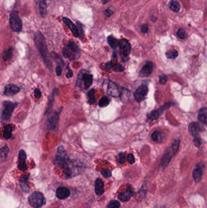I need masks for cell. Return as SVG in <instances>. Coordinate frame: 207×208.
Listing matches in <instances>:
<instances>
[{"mask_svg":"<svg viewBox=\"0 0 207 208\" xmlns=\"http://www.w3.org/2000/svg\"><path fill=\"white\" fill-rule=\"evenodd\" d=\"M177 36L180 39H185L188 37V34L183 29L181 28L177 31Z\"/></svg>","mask_w":207,"mask_h":208,"instance_id":"35","label":"cell"},{"mask_svg":"<svg viewBox=\"0 0 207 208\" xmlns=\"http://www.w3.org/2000/svg\"><path fill=\"white\" fill-rule=\"evenodd\" d=\"M61 108H60L59 110H58L57 112H55L51 117H50V118L48 120V124H47V128L50 130H53L56 128L57 125L59 122V118H60V115L61 111Z\"/></svg>","mask_w":207,"mask_h":208,"instance_id":"7","label":"cell"},{"mask_svg":"<svg viewBox=\"0 0 207 208\" xmlns=\"http://www.w3.org/2000/svg\"><path fill=\"white\" fill-rule=\"evenodd\" d=\"M149 31V27H148V24H143L141 26V31L143 34H147L148 32Z\"/></svg>","mask_w":207,"mask_h":208,"instance_id":"45","label":"cell"},{"mask_svg":"<svg viewBox=\"0 0 207 208\" xmlns=\"http://www.w3.org/2000/svg\"><path fill=\"white\" fill-rule=\"evenodd\" d=\"M95 92V89H92L88 93V96L89 98L88 102L90 104H93V103H94L95 102V97H94Z\"/></svg>","mask_w":207,"mask_h":208,"instance_id":"34","label":"cell"},{"mask_svg":"<svg viewBox=\"0 0 207 208\" xmlns=\"http://www.w3.org/2000/svg\"><path fill=\"white\" fill-rule=\"evenodd\" d=\"M152 140L156 142H160L161 141V135L160 132H158V131H154V133L152 135Z\"/></svg>","mask_w":207,"mask_h":208,"instance_id":"38","label":"cell"},{"mask_svg":"<svg viewBox=\"0 0 207 208\" xmlns=\"http://www.w3.org/2000/svg\"><path fill=\"white\" fill-rule=\"evenodd\" d=\"M146 192H147V185L145 183H143V184L142 185V188H140V189L139 190V191L138 192V194H137V198L138 199H142L145 197V195H146Z\"/></svg>","mask_w":207,"mask_h":208,"instance_id":"29","label":"cell"},{"mask_svg":"<svg viewBox=\"0 0 207 208\" xmlns=\"http://www.w3.org/2000/svg\"><path fill=\"white\" fill-rule=\"evenodd\" d=\"M107 93L113 97H119L120 96V90L115 83L110 81L109 82V84L108 85L107 89Z\"/></svg>","mask_w":207,"mask_h":208,"instance_id":"14","label":"cell"},{"mask_svg":"<svg viewBox=\"0 0 207 208\" xmlns=\"http://www.w3.org/2000/svg\"><path fill=\"white\" fill-rule=\"evenodd\" d=\"M70 191L65 187H60L57 191V197L61 200H64L70 195Z\"/></svg>","mask_w":207,"mask_h":208,"instance_id":"16","label":"cell"},{"mask_svg":"<svg viewBox=\"0 0 207 208\" xmlns=\"http://www.w3.org/2000/svg\"><path fill=\"white\" fill-rule=\"evenodd\" d=\"M203 175V170L201 168H196L192 172V177L196 183H198L201 181Z\"/></svg>","mask_w":207,"mask_h":208,"instance_id":"20","label":"cell"},{"mask_svg":"<svg viewBox=\"0 0 207 208\" xmlns=\"http://www.w3.org/2000/svg\"><path fill=\"white\" fill-rule=\"evenodd\" d=\"M165 55H166V57L169 59H175L178 56V52L174 50H172L168 51L165 53Z\"/></svg>","mask_w":207,"mask_h":208,"instance_id":"32","label":"cell"},{"mask_svg":"<svg viewBox=\"0 0 207 208\" xmlns=\"http://www.w3.org/2000/svg\"><path fill=\"white\" fill-rule=\"evenodd\" d=\"M123 51L124 56H128L131 51V45L126 39H122L119 41V45Z\"/></svg>","mask_w":207,"mask_h":208,"instance_id":"13","label":"cell"},{"mask_svg":"<svg viewBox=\"0 0 207 208\" xmlns=\"http://www.w3.org/2000/svg\"><path fill=\"white\" fill-rule=\"evenodd\" d=\"M179 141L177 140H174L172 144V150H173V151L174 154H176L177 151V150L179 149Z\"/></svg>","mask_w":207,"mask_h":208,"instance_id":"41","label":"cell"},{"mask_svg":"<svg viewBox=\"0 0 207 208\" xmlns=\"http://www.w3.org/2000/svg\"><path fill=\"white\" fill-rule=\"evenodd\" d=\"M148 93V88L147 85H142L138 88L134 93V98L135 100L140 102L145 99Z\"/></svg>","mask_w":207,"mask_h":208,"instance_id":"8","label":"cell"},{"mask_svg":"<svg viewBox=\"0 0 207 208\" xmlns=\"http://www.w3.org/2000/svg\"><path fill=\"white\" fill-rule=\"evenodd\" d=\"M26 157H27V156H26V151L23 149L20 150V151L19 152V155H18L19 160H24V161H26Z\"/></svg>","mask_w":207,"mask_h":208,"instance_id":"42","label":"cell"},{"mask_svg":"<svg viewBox=\"0 0 207 208\" xmlns=\"http://www.w3.org/2000/svg\"><path fill=\"white\" fill-rule=\"evenodd\" d=\"M18 169L22 171H26L27 170V165L24 160H19L18 164Z\"/></svg>","mask_w":207,"mask_h":208,"instance_id":"40","label":"cell"},{"mask_svg":"<svg viewBox=\"0 0 207 208\" xmlns=\"http://www.w3.org/2000/svg\"><path fill=\"white\" fill-rule=\"evenodd\" d=\"M9 152V147L7 146V145H4V147H3L1 149H0V158H1L2 159H5L7 158V156H8Z\"/></svg>","mask_w":207,"mask_h":208,"instance_id":"30","label":"cell"},{"mask_svg":"<svg viewBox=\"0 0 207 208\" xmlns=\"http://www.w3.org/2000/svg\"><path fill=\"white\" fill-rule=\"evenodd\" d=\"M9 24L11 29L15 32H20L22 31L23 23L17 10L12 11L9 17Z\"/></svg>","mask_w":207,"mask_h":208,"instance_id":"3","label":"cell"},{"mask_svg":"<svg viewBox=\"0 0 207 208\" xmlns=\"http://www.w3.org/2000/svg\"><path fill=\"white\" fill-rule=\"evenodd\" d=\"M12 127L10 125H8L4 127V131H3V137L4 139L8 140L12 136Z\"/></svg>","mask_w":207,"mask_h":208,"instance_id":"25","label":"cell"},{"mask_svg":"<svg viewBox=\"0 0 207 208\" xmlns=\"http://www.w3.org/2000/svg\"><path fill=\"white\" fill-rule=\"evenodd\" d=\"M151 22H156V21L157 20V17H156V16H154V15L151 16Z\"/></svg>","mask_w":207,"mask_h":208,"instance_id":"54","label":"cell"},{"mask_svg":"<svg viewBox=\"0 0 207 208\" xmlns=\"http://www.w3.org/2000/svg\"><path fill=\"white\" fill-rule=\"evenodd\" d=\"M69 161V159L65 149L63 146H59L57 149L56 155L54 158L53 163L56 165L63 168Z\"/></svg>","mask_w":207,"mask_h":208,"instance_id":"4","label":"cell"},{"mask_svg":"<svg viewBox=\"0 0 207 208\" xmlns=\"http://www.w3.org/2000/svg\"><path fill=\"white\" fill-rule=\"evenodd\" d=\"M51 57L53 59V60L56 61V63H57L59 65H65V63L63 62L62 59L59 56L58 54H57L56 52H51Z\"/></svg>","mask_w":207,"mask_h":208,"instance_id":"33","label":"cell"},{"mask_svg":"<svg viewBox=\"0 0 207 208\" xmlns=\"http://www.w3.org/2000/svg\"><path fill=\"white\" fill-rule=\"evenodd\" d=\"M104 13H105V15L106 17H111V15L113 14V10L111 9H110L109 8H108L106 10L104 11Z\"/></svg>","mask_w":207,"mask_h":208,"instance_id":"51","label":"cell"},{"mask_svg":"<svg viewBox=\"0 0 207 208\" xmlns=\"http://www.w3.org/2000/svg\"><path fill=\"white\" fill-rule=\"evenodd\" d=\"M12 52H13V48L12 47H10L9 48L8 50H6L3 54V59L4 61H8L9 60L12 55Z\"/></svg>","mask_w":207,"mask_h":208,"instance_id":"31","label":"cell"},{"mask_svg":"<svg viewBox=\"0 0 207 208\" xmlns=\"http://www.w3.org/2000/svg\"><path fill=\"white\" fill-rule=\"evenodd\" d=\"M199 120L201 121L203 124L206 125V119H207V109L204 107L201 109L198 116Z\"/></svg>","mask_w":207,"mask_h":208,"instance_id":"21","label":"cell"},{"mask_svg":"<svg viewBox=\"0 0 207 208\" xmlns=\"http://www.w3.org/2000/svg\"><path fill=\"white\" fill-rule=\"evenodd\" d=\"M95 192L97 195H101L105 192L104 183L100 178H97L95 181Z\"/></svg>","mask_w":207,"mask_h":208,"instance_id":"17","label":"cell"},{"mask_svg":"<svg viewBox=\"0 0 207 208\" xmlns=\"http://www.w3.org/2000/svg\"><path fill=\"white\" fill-rule=\"evenodd\" d=\"M167 80H168L167 76L165 75H162L159 77V81H160V84H166L167 82Z\"/></svg>","mask_w":207,"mask_h":208,"instance_id":"44","label":"cell"},{"mask_svg":"<svg viewBox=\"0 0 207 208\" xmlns=\"http://www.w3.org/2000/svg\"><path fill=\"white\" fill-rule=\"evenodd\" d=\"M20 91V88L13 84H8L4 88V94L7 96H14Z\"/></svg>","mask_w":207,"mask_h":208,"instance_id":"12","label":"cell"},{"mask_svg":"<svg viewBox=\"0 0 207 208\" xmlns=\"http://www.w3.org/2000/svg\"><path fill=\"white\" fill-rule=\"evenodd\" d=\"M162 112V110L161 108L157 110H154L153 112H151L148 114V119L149 120H155L157 119L158 117L160 116V112Z\"/></svg>","mask_w":207,"mask_h":208,"instance_id":"26","label":"cell"},{"mask_svg":"<svg viewBox=\"0 0 207 208\" xmlns=\"http://www.w3.org/2000/svg\"><path fill=\"white\" fill-rule=\"evenodd\" d=\"M56 91H57V89H53V93H52V94L50 96L49 100V103H48V106H47V110H46V113H45L46 114H47V113H49L50 112L52 106H53V101H54L55 96H56Z\"/></svg>","mask_w":207,"mask_h":208,"instance_id":"24","label":"cell"},{"mask_svg":"<svg viewBox=\"0 0 207 208\" xmlns=\"http://www.w3.org/2000/svg\"><path fill=\"white\" fill-rule=\"evenodd\" d=\"M101 2H102L103 4H105L108 3H109L110 1H111V0H101Z\"/></svg>","mask_w":207,"mask_h":208,"instance_id":"55","label":"cell"},{"mask_svg":"<svg viewBox=\"0 0 207 208\" xmlns=\"http://www.w3.org/2000/svg\"><path fill=\"white\" fill-rule=\"evenodd\" d=\"M67 73L66 74V77L67 78H71L73 75V72L68 66H67Z\"/></svg>","mask_w":207,"mask_h":208,"instance_id":"49","label":"cell"},{"mask_svg":"<svg viewBox=\"0 0 207 208\" xmlns=\"http://www.w3.org/2000/svg\"><path fill=\"white\" fill-rule=\"evenodd\" d=\"M108 43L113 49H115L119 45V41L113 36L108 37Z\"/></svg>","mask_w":207,"mask_h":208,"instance_id":"28","label":"cell"},{"mask_svg":"<svg viewBox=\"0 0 207 208\" xmlns=\"http://www.w3.org/2000/svg\"><path fill=\"white\" fill-rule=\"evenodd\" d=\"M194 144H195L196 146L197 147L201 146L202 143L201 138H200L198 135L194 136Z\"/></svg>","mask_w":207,"mask_h":208,"instance_id":"43","label":"cell"},{"mask_svg":"<svg viewBox=\"0 0 207 208\" xmlns=\"http://www.w3.org/2000/svg\"><path fill=\"white\" fill-rule=\"evenodd\" d=\"M101 173L105 178H109L112 177V172L109 169H102Z\"/></svg>","mask_w":207,"mask_h":208,"instance_id":"39","label":"cell"},{"mask_svg":"<svg viewBox=\"0 0 207 208\" xmlns=\"http://www.w3.org/2000/svg\"><path fill=\"white\" fill-rule=\"evenodd\" d=\"M62 73V68L61 66H57L56 68V74L57 75H61Z\"/></svg>","mask_w":207,"mask_h":208,"instance_id":"53","label":"cell"},{"mask_svg":"<svg viewBox=\"0 0 207 208\" xmlns=\"http://www.w3.org/2000/svg\"><path fill=\"white\" fill-rule=\"evenodd\" d=\"M113 66H114L113 62L112 61H109V62H108V63H106L105 64V68L106 69H111L113 68Z\"/></svg>","mask_w":207,"mask_h":208,"instance_id":"52","label":"cell"},{"mask_svg":"<svg viewBox=\"0 0 207 208\" xmlns=\"http://www.w3.org/2000/svg\"><path fill=\"white\" fill-rule=\"evenodd\" d=\"M125 161V155L123 153H120L119 154V162L120 164H123L124 162Z\"/></svg>","mask_w":207,"mask_h":208,"instance_id":"48","label":"cell"},{"mask_svg":"<svg viewBox=\"0 0 207 208\" xmlns=\"http://www.w3.org/2000/svg\"><path fill=\"white\" fill-rule=\"evenodd\" d=\"M134 194V190L132 186L128 185L127 189L125 192L119 193L118 198L123 202H126L131 198Z\"/></svg>","mask_w":207,"mask_h":208,"instance_id":"9","label":"cell"},{"mask_svg":"<svg viewBox=\"0 0 207 208\" xmlns=\"http://www.w3.org/2000/svg\"><path fill=\"white\" fill-rule=\"evenodd\" d=\"M124 70V68L121 65H118L114 68V71L116 72H122Z\"/></svg>","mask_w":207,"mask_h":208,"instance_id":"50","label":"cell"},{"mask_svg":"<svg viewBox=\"0 0 207 208\" xmlns=\"http://www.w3.org/2000/svg\"><path fill=\"white\" fill-rule=\"evenodd\" d=\"M34 41L35 45L39 51L41 56H42L44 62L49 68H52V64L49 59V54L47 51V47L45 38L43 35L40 31H37L35 34Z\"/></svg>","mask_w":207,"mask_h":208,"instance_id":"1","label":"cell"},{"mask_svg":"<svg viewBox=\"0 0 207 208\" xmlns=\"http://www.w3.org/2000/svg\"><path fill=\"white\" fill-rule=\"evenodd\" d=\"M169 7L170 9L176 13L179 12L181 9V5L179 2L176 1H172L170 2Z\"/></svg>","mask_w":207,"mask_h":208,"instance_id":"27","label":"cell"},{"mask_svg":"<svg viewBox=\"0 0 207 208\" xmlns=\"http://www.w3.org/2000/svg\"><path fill=\"white\" fill-rule=\"evenodd\" d=\"M83 81L84 82V86L85 89H88L91 87L93 81V75L92 74H85L82 77Z\"/></svg>","mask_w":207,"mask_h":208,"instance_id":"18","label":"cell"},{"mask_svg":"<svg viewBox=\"0 0 207 208\" xmlns=\"http://www.w3.org/2000/svg\"><path fill=\"white\" fill-rule=\"evenodd\" d=\"M17 106V103H13L10 101H5L3 102V110L1 115L2 121H7L9 120L14 110Z\"/></svg>","mask_w":207,"mask_h":208,"instance_id":"6","label":"cell"},{"mask_svg":"<svg viewBox=\"0 0 207 208\" xmlns=\"http://www.w3.org/2000/svg\"><path fill=\"white\" fill-rule=\"evenodd\" d=\"M120 203L117 200H111L107 208H120Z\"/></svg>","mask_w":207,"mask_h":208,"instance_id":"37","label":"cell"},{"mask_svg":"<svg viewBox=\"0 0 207 208\" xmlns=\"http://www.w3.org/2000/svg\"><path fill=\"white\" fill-rule=\"evenodd\" d=\"M29 175H24L22 177V179L20 180V186L22 189L25 192H29V187L27 184V180L28 179Z\"/></svg>","mask_w":207,"mask_h":208,"instance_id":"22","label":"cell"},{"mask_svg":"<svg viewBox=\"0 0 207 208\" xmlns=\"http://www.w3.org/2000/svg\"><path fill=\"white\" fill-rule=\"evenodd\" d=\"M34 96H35V98L37 99H40L41 96V93L40 91V90L37 88L35 89V90H34Z\"/></svg>","mask_w":207,"mask_h":208,"instance_id":"47","label":"cell"},{"mask_svg":"<svg viewBox=\"0 0 207 208\" xmlns=\"http://www.w3.org/2000/svg\"><path fill=\"white\" fill-rule=\"evenodd\" d=\"M64 57L70 60L77 59L80 56V50L78 45L74 41H70L63 50Z\"/></svg>","mask_w":207,"mask_h":208,"instance_id":"2","label":"cell"},{"mask_svg":"<svg viewBox=\"0 0 207 208\" xmlns=\"http://www.w3.org/2000/svg\"><path fill=\"white\" fill-rule=\"evenodd\" d=\"M171 158H172V155H171L170 152L169 151L165 152L161 161V164L162 165L163 168H165L168 165L169 163L171 161Z\"/></svg>","mask_w":207,"mask_h":208,"instance_id":"19","label":"cell"},{"mask_svg":"<svg viewBox=\"0 0 207 208\" xmlns=\"http://www.w3.org/2000/svg\"><path fill=\"white\" fill-rule=\"evenodd\" d=\"M189 132L192 136H196L197 135L198 132V128L197 125L195 122H191L190 124L188 127Z\"/></svg>","mask_w":207,"mask_h":208,"instance_id":"23","label":"cell"},{"mask_svg":"<svg viewBox=\"0 0 207 208\" xmlns=\"http://www.w3.org/2000/svg\"><path fill=\"white\" fill-rule=\"evenodd\" d=\"M153 70V64L152 62H147L143 66L140 71V75L142 77H147L149 75Z\"/></svg>","mask_w":207,"mask_h":208,"instance_id":"15","label":"cell"},{"mask_svg":"<svg viewBox=\"0 0 207 208\" xmlns=\"http://www.w3.org/2000/svg\"><path fill=\"white\" fill-rule=\"evenodd\" d=\"M62 20H63V23L69 27V29L71 30V32L72 33L74 37H80L78 29L69 18H68L67 17H63Z\"/></svg>","mask_w":207,"mask_h":208,"instance_id":"10","label":"cell"},{"mask_svg":"<svg viewBox=\"0 0 207 208\" xmlns=\"http://www.w3.org/2000/svg\"><path fill=\"white\" fill-rule=\"evenodd\" d=\"M52 0H40L38 9L41 15L43 17H46L47 13V8L50 5Z\"/></svg>","mask_w":207,"mask_h":208,"instance_id":"11","label":"cell"},{"mask_svg":"<svg viewBox=\"0 0 207 208\" xmlns=\"http://www.w3.org/2000/svg\"><path fill=\"white\" fill-rule=\"evenodd\" d=\"M109 103V99L106 96H104L101 98L99 102V105L100 107H105L108 106Z\"/></svg>","mask_w":207,"mask_h":208,"instance_id":"36","label":"cell"},{"mask_svg":"<svg viewBox=\"0 0 207 208\" xmlns=\"http://www.w3.org/2000/svg\"><path fill=\"white\" fill-rule=\"evenodd\" d=\"M128 161L130 164H133L135 162V158L132 154H130L128 156Z\"/></svg>","mask_w":207,"mask_h":208,"instance_id":"46","label":"cell"},{"mask_svg":"<svg viewBox=\"0 0 207 208\" xmlns=\"http://www.w3.org/2000/svg\"><path fill=\"white\" fill-rule=\"evenodd\" d=\"M29 203L33 207L39 208L46 203V199L42 193L35 192L29 197Z\"/></svg>","mask_w":207,"mask_h":208,"instance_id":"5","label":"cell"}]
</instances>
